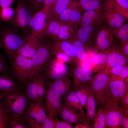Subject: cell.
<instances>
[{
    "mask_svg": "<svg viewBox=\"0 0 128 128\" xmlns=\"http://www.w3.org/2000/svg\"><path fill=\"white\" fill-rule=\"evenodd\" d=\"M15 14L9 23L21 34L26 37L31 36V24L34 13L31 5L17 0Z\"/></svg>",
    "mask_w": 128,
    "mask_h": 128,
    "instance_id": "cell-2",
    "label": "cell"
},
{
    "mask_svg": "<svg viewBox=\"0 0 128 128\" xmlns=\"http://www.w3.org/2000/svg\"><path fill=\"white\" fill-rule=\"evenodd\" d=\"M58 116L63 120L76 125L89 123L86 116L79 110L64 103L62 104Z\"/></svg>",
    "mask_w": 128,
    "mask_h": 128,
    "instance_id": "cell-14",
    "label": "cell"
},
{
    "mask_svg": "<svg viewBox=\"0 0 128 128\" xmlns=\"http://www.w3.org/2000/svg\"><path fill=\"white\" fill-rule=\"evenodd\" d=\"M8 128H31L22 117L17 115H9Z\"/></svg>",
    "mask_w": 128,
    "mask_h": 128,
    "instance_id": "cell-37",
    "label": "cell"
},
{
    "mask_svg": "<svg viewBox=\"0 0 128 128\" xmlns=\"http://www.w3.org/2000/svg\"><path fill=\"white\" fill-rule=\"evenodd\" d=\"M38 75L28 80L25 94L32 102H39L38 98Z\"/></svg>",
    "mask_w": 128,
    "mask_h": 128,
    "instance_id": "cell-27",
    "label": "cell"
},
{
    "mask_svg": "<svg viewBox=\"0 0 128 128\" xmlns=\"http://www.w3.org/2000/svg\"><path fill=\"white\" fill-rule=\"evenodd\" d=\"M119 6L128 14V0H114Z\"/></svg>",
    "mask_w": 128,
    "mask_h": 128,
    "instance_id": "cell-48",
    "label": "cell"
},
{
    "mask_svg": "<svg viewBox=\"0 0 128 128\" xmlns=\"http://www.w3.org/2000/svg\"><path fill=\"white\" fill-rule=\"evenodd\" d=\"M6 55L0 52V75L7 74L10 71L6 59Z\"/></svg>",
    "mask_w": 128,
    "mask_h": 128,
    "instance_id": "cell-43",
    "label": "cell"
},
{
    "mask_svg": "<svg viewBox=\"0 0 128 128\" xmlns=\"http://www.w3.org/2000/svg\"><path fill=\"white\" fill-rule=\"evenodd\" d=\"M74 128H91V126L88 123H86L76 125L73 127Z\"/></svg>",
    "mask_w": 128,
    "mask_h": 128,
    "instance_id": "cell-53",
    "label": "cell"
},
{
    "mask_svg": "<svg viewBox=\"0 0 128 128\" xmlns=\"http://www.w3.org/2000/svg\"><path fill=\"white\" fill-rule=\"evenodd\" d=\"M64 97V103L78 110L86 116L83 107L73 90L69 92Z\"/></svg>",
    "mask_w": 128,
    "mask_h": 128,
    "instance_id": "cell-32",
    "label": "cell"
},
{
    "mask_svg": "<svg viewBox=\"0 0 128 128\" xmlns=\"http://www.w3.org/2000/svg\"><path fill=\"white\" fill-rule=\"evenodd\" d=\"M108 50L107 66L105 71L117 66L127 65L128 57L119 50L112 49Z\"/></svg>",
    "mask_w": 128,
    "mask_h": 128,
    "instance_id": "cell-20",
    "label": "cell"
},
{
    "mask_svg": "<svg viewBox=\"0 0 128 128\" xmlns=\"http://www.w3.org/2000/svg\"><path fill=\"white\" fill-rule=\"evenodd\" d=\"M104 107L105 128H119L123 113V110L119 105H113L107 102Z\"/></svg>",
    "mask_w": 128,
    "mask_h": 128,
    "instance_id": "cell-13",
    "label": "cell"
},
{
    "mask_svg": "<svg viewBox=\"0 0 128 128\" xmlns=\"http://www.w3.org/2000/svg\"><path fill=\"white\" fill-rule=\"evenodd\" d=\"M120 51L128 57V42L123 45H120Z\"/></svg>",
    "mask_w": 128,
    "mask_h": 128,
    "instance_id": "cell-51",
    "label": "cell"
},
{
    "mask_svg": "<svg viewBox=\"0 0 128 128\" xmlns=\"http://www.w3.org/2000/svg\"><path fill=\"white\" fill-rule=\"evenodd\" d=\"M46 85L45 102L43 104L47 116L53 119L58 116L63 104L61 101L62 98L46 82Z\"/></svg>",
    "mask_w": 128,
    "mask_h": 128,
    "instance_id": "cell-10",
    "label": "cell"
},
{
    "mask_svg": "<svg viewBox=\"0 0 128 128\" xmlns=\"http://www.w3.org/2000/svg\"><path fill=\"white\" fill-rule=\"evenodd\" d=\"M113 35L111 29L103 22L99 27L93 50L100 52L109 49L114 41Z\"/></svg>",
    "mask_w": 128,
    "mask_h": 128,
    "instance_id": "cell-12",
    "label": "cell"
},
{
    "mask_svg": "<svg viewBox=\"0 0 128 128\" xmlns=\"http://www.w3.org/2000/svg\"><path fill=\"white\" fill-rule=\"evenodd\" d=\"M7 74L0 75V91L5 93L17 89L16 82Z\"/></svg>",
    "mask_w": 128,
    "mask_h": 128,
    "instance_id": "cell-31",
    "label": "cell"
},
{
    "mask_svg": "<svg viewBox=\"0 0 128 128\" xmlns=\"http://www.w3.org/2000/svg\"><path fill=\"white\" fill-rule=\"evenodd\" d=\"M46 82L49 84L61 98L64 97L69 92L72 90L73 87L72 79L70 75L50 82Z\"/></svg>",
    "mask_w": 128,
    "mask_h": 128,
    "instance_id": "cell-17",
    "label": "cell"
},
{
    "mask_svg": "<svg viewBox=\"0 0 128 128\" xmlns=\"http://www.w3.org/2000/svg\"><path fill=\"white\" fill-rule=\"evenodd\" d=\"M101 14L103 22L112 29L120 27L126 21V18L122 15L113 11L102 9Z\"/></svg>",
    "mask_w": 128,
    "mask_h": 128,
    "instance_id": "cell-19",
    "label": "cell"
},
{
    "mask_svg": "<svg viewBox=\"0 0 128 128\" xmlns=\"http://www.w3.org/2000/svg\"><path fill=\"white\" fill-rule=\"evenodd\" d=\"M17 0H0V9L11 6Z\"/></svg>",
    "mask_w": 128,
    "mask_h": 128,
    "instance_id": "cell-50",
    "label": "cell"
},
{
    "mask_svg": "<svg viewBox=\"0 0 128 128\" xmlns=\"http://www.w3.org/2000/svg\"><path fill=\"white\" fill-rule=\"evenodd\" d=\"M68 41H70L73 45L76 56L78 60L81 62L86 60L88 55L87 50H90L87 47L74 37Z\"/></svg>",
    "mask_w": 128,
    "mask_h": 128,
    "instance_id": "cell-29",
    "label": "cell"
},
{
    "mask_svg": "<svg viewBox=\"0 0 128 128\" xmlns=\"http://www.w3.org/2000/svg\"><path fill=\"white\" fill-rule=\"evenodd\" d=\"M46 41L52 51L64 53L78 63V60L76 57L74 47L70 41Z\"/></svg>",
    "mask_w": 128,
    "mask_h": 128,
    "instance_id": "cell-18",
    "label": "cell"
},
{
    "mask_svg": "<svg viewBox=\"0 0 128 128\" xmlns=\"http://www.w3.org/2000/svg\"><path fill=\"white\" fill-rule=\"evenodd\" d=\"M9 115L1 101L0 103V128H8Z\"/></svg>",
    "mask_w": 128,
    "mask_h": 128,
    "instance_id": "cell-42",
    "label": "cell"
},
{
    "mask_svg": "<svg viewBox=\"0 0 128 128\" xmlns=\"http://www.w3.org/2000/svg\"><path fill=\"white\" fill-rule=\"evenodd\" d=\"M83 108L86 110V102L88 96L87 84L79 85L73 88Z\"/></svg>",
    "mask_w": 128,
    "mask_h": 128,
    "instance_id": "cell-36",
    "label": "cell"
},
{
    "mask_svg": "<svg viewBox=\"0 0 128 128\" xmlns=\"http://www.w3.org/2000/svg\"><path fill=\"white\" fill-rule=\"evenodd\" d=\"M108 49L101 51L98 53L92 60L93 72L100 73L104 71L107 64Z\"/></svg>",
    "mask_w": 128,
    "mask_h": 128,
    "instance_id": "cell-25",
    "label": "cell"
},
{
    "mask_svg": "<svg viewBox=\"0 0 128 128\" xmlns=\"http://www.w3.org/2000/svg\"><path fill=\"white\" fill-rule=\"evenodd\" d=\"M46 117V111L42 103L31 102L26 109L23 117L31 128H39L40 124Z\"/></svg>",
    "mask_w": 128,
    "mask_h": 128,
    "instance_id": "cell-8",
    "label": "cell"
},
{
    "mask_svg": "<svg viewBox=\"0 0 128 128\" xmlns=\"http://www.w3.org/2000/svg\"><path fill=\"white\" fill-rule=\"evenodd\" d=\"M74 31L68 23H61L58 37V41H69L74 37Z\"/></svg>",
    "mask_w": 128,
    "mask_h": 128,
    "instance_id": "cell-34",
    "label": "cell"
},
{
    "mask_svg": "<svg viewBox=\"0 0 128 128\" xmlns=\"http://www.w3.org/2000/svg\"><path fill=\"white\" fill-rule=\"evenodd\" d=\"M105 114L104 106L98 107L92 124V128H105Z\"/></svg>",
    "mask_w": 128,
    "mask_h": 128,
    "instance_id": "cell-35",
    "label": "cell"
},
{
    "mask_svg": "<svg viewBox=\"0 0 128 128\" xmlns=\"http://www.w3.org/2000/svg\"><path fill=\"white\" fill-rule=\"evenodd\" d=\"M120 128H128V114L124 113L119 125Z\"/></svg>",
    "mask_w": 128,
    "mask_h": 128,
    "instance_id": "cell-49",
    "label": "cell"
},
{
    "mask_svg": "<svg viewBox=\"0 0 128 128\" xmlns=\"http://www.w3.org/2000/svg\"><path fill=\"white\" fill-rule=\"evenodd\" d=\"M15 14L14 10L11 6L0 9V19L1 22H9Z\"/></svg>",
    "mask_w": 128,
    "mask_h": 128,
    "instance_id": "cell-41",
    "label": "cell"
},
{
    "mask_svg": "<svg viewBox=\"0 0 128 128\" xmlns=\"http://www.w3.org/2000/svg\"><path fill=\"white\" fill-rule=\"evenodd\" d=\"M56 122V128H73V124L63 120H59L56 117L53 118Z\"/></svg>",
    "mask_w": 128,
    "mask_h": 128,
    "instance_id": "cell-45",
    "label": "cell"
},
{
    "mask_svg": "<svg viewBox=\"0 0 128 128\" xmlns=\"http://www.w3.org/2000/svg\"><path fill=\"white\" fill-rule=\"evenodd\" d=\"M103 22L101 13L94 10H88L82 14L78 28L89 26H99Z\"/></svg>",
    "mask_w": 128,
    "mask_h": 128,
    "instance_id": "cell-22",
    "label": "cell"
},
{
    "mask_svg": "<svg viewBox=\"0 0 128 128\" xmlns=\"http://www.w3.org/2000/svg\"><path fill=\"white\" fill-rule=\"evenodd\" d=\"M24 2L30 5L31 0H21Z\"/></svg>",
    "mask_w": 128,
    "mask_h": 128,
    "instance_id": "cell-54",
    "label": "cell"
},
{
    "mask_svg": "<svg viewBox=\"0 0 128 128\" xmlns=\"http://www.w3.org/2000/svg\"><path fill=\"white\" fill-rule=\"evenodd\" d=\"M72 2L70 0H55L47 10L51 19H57Z\"/></svg>",
    "mask_w": 128,
    "mask_h": 128,
    "instance_id": "cell-24",
    "label": "cell"
},
{
    "mask_svg": "<svg viewBox=\"0 0 128 128\" xmlns=\"http://www.w3.org/2000/svg\"><path fill=\"white\" fill-rule=\"evenodd\" d=\"M105 0H79L77 2V8L81 12L94 10L101 13L102 4Z\"/></svg>",
    "mask_w": 128,
    "mask_h": 128,
    "instance_id": "cell-26",
    "label": "cell"
},
{
    "mask_svg": "<svg viewBox=\"0 0 128 128\" xmlns=\"http://www.w3.org/2000/svg\"><path fill=\"white\" fill-rule=\"evenodd\" d=\"M3 96V93L0 91V103L1 102Z\"/></svg>",
    "mask_w": 128,
    "mask_h": 128,
    "instance_id": "cell-55",
    "label": "cell"
},
{
    "mask_svg": "<svg viewBox=\"0 0 128 128\" xmlns=\"http://www.w3.org/2000/svg\"><path fill=\"white\" fill-rule=\"evenodd\" d=\"M44 0H31L30 5L33 13L43 8Z\"/></svg>",
    "mask_w": 128,
    "mask_h": 128,
    "instance_id": "cell-46",
    "label": "cell"
},
{
    "mask_svg": "<svg viewBox=\"0 0 128 128\" xmlns=\"http://www.w3.org/2000/svg\"><path fill=\"white\" fill-rule=\"evenodd\" d=\"M39 128H56V122L54 119L46 117L40 125Z\"/></svg>",
    "mask_w": 128,
    "mask_h": 128,
    "instance_id": "cell-44",
    "label": "cell"
},
{
    "mask_svg": "<svg viewBox=\"0 0 128 128\" xmlns=\"http://www.w3.org/2000/svg\"><path fill=\"white\" fill-rule=\"evenodd\" d=\"M10 62V71L18 80L21 82L27 81L32 72L31 58L16 54Z\"/></svg>",
    "mask_w": 128,
    "mask_h": 128,
    "instance_id": "cell-6",
    "label": "cell"
},
{
    "mask_svg": "<svg viewBox=\"0 0 128 128\" xmlns=\"http://www.w3.org/2000/svg\"><path fill=\"white\" fill-rule=\"evenodd\" d=\"M55 58L47 42L41 40L37 51L31 58L32 69L28 80L41 73Z\"/></svg>",
    "mask_w": 128,
    "mask_h": 128,
    "instance_id": "cell-4",
    "label": "cell"
},
{
    "mask_svg": "<svg viewBox=\"0 0 128 128\" xmlns=\"http://www.w3.org/2000/svg\"><path fill=\"white\" fill-rule=\"evenodd\" d=\"M61 24V23L57 19H51L47 27L43 39L47 37L51 40L50 41H58Z\"/></svg>",
    "mask_w": 128,
    "mask_h": 128,
    "instance_id": "cell-30",
    "label": "cell"
},
{
    "mask_svg": "<svg viewBox=\"0 0 128 128\" xmlns=\"http://www.w3.org/2000/svg\"><path fill=\"white\" fill-rule=\"evenodd\" d=\"M69 65L58 60L55 58L42 71L46 82H50L68 75H71L72 68Z\"/></svg>",
    "mask_w": 128,
    "mask_h": 128,
    "instance_id": "cell-11",
    "label": "cell"
},
{
    "mask_svg": "<svg viewBox=\"0 0 128 128\" xmlns=\"http://www.w3.org/2000/svg\"><path fill=\"white\" fill-rule=\"evenodd\" d=\"M93 72L92 70L83 68L78 64L73 66L71 72L73 88L88 83L92 76Z\"/></svg>",
    "mask_w": 128,
    "mask_h": 128,
    "instance_id": "cell-16",
    "label": "cell"
},
{
    "mask_svg": "<svg viewBox=\"0 0 128 128\" xmlns=\"http://www.w3.org/2000/svg\"><path fill=\"white\" fill-rule=\"evenodd\" d=\"M109 79V75L104 71L92 76L87 83L94 92L98 107H104L107 103L105 90Z\"/></svg>",
    "mask_w": 128,
    "mask_h": 128,
    "instance_id": "cell-5",
    "label": "cell"
},
{
    "mask_svg": "<svg viewBox=\"0 0 128 128\" xmlns=\"http://www.w3.org/2000/svg\"><path fill=\"white\" fill-rule=\"evenodd\" d=\"M124 110H128V91L120 100L119 103Z\"/></svg>",
    "mask_w": 128,
    "mask_h": 128,
    "instance_id": "cell-47",
    "label": "cell"
},
{
    "mask_svg": "<svg viewBox=\"0 0 128 128\" xmlns=\"http://www.w3.org/2000/svg\"><path fill=\"white\" fill-rule=\"evenodd\" d=\"M8 23L0 28V48L10 62L17 50L30 37L23 36Z\"/></svg>",
    "mask_w": 128,
    "mask_h": 128,
    "instance_id": "cell-1",
    "label": "cell"
},
{
    "mask_svg": "<svg viewBox=\"0 0 128 128\" xmlns=\"http://www.w3.org/2000/svg\"><path fill=\"white\" fill-rule=\"evenodd\" d=\"M40 40L31 36L17 50L15 55L31 58L37 51Z\"/></svg>",
    "mask_w": 128,
    "mask_h": 128,
    "instance_id": "cell-21",
    "label": "cell"
},
{
    "mask_svg": "<svg viewBox=\"0 0 128 128\" xmlns=\"http://www.w3.org/2000/svg\"><path fill=\"white\" fill-rule=\"evenodd\" d=\"M111 29L113 35L120 41V45L128 42V23L124 24L118 28Z\"/></svg>",
    "mask_w": 128,
    "mask_h": 128,
    "instance_id": "cell-33",
    "label": "cell"
},
{
    "mask_svg": "<svg viewBox=\"0 0 128 128\" xmlns=\"http://www.w3.org/2000/svg\"><path fill=\"white\" fill-rule=\"evenodd\" d=\"M1 21L0 19V27H1Z\"/></svg>",
    "mask_w": 128,
    "mask_h": 128,
    "instance_id": "cell-56",
    "label": "cell"
},
{
    "mask_svg": "<svg viewBox=\"0 0 128 128\" xmlns=\"http://www.w3.org/2000/svg\"><path fill=\"white\" fill-rule=\"evenodd\" d=\"M3 93L2 101L9 115H17L23 118L30 101L25 93L17 89Z\"/></svg>",
    "mask_w": 128,
    "mask_h": 128,
    "instance_id": "cell-3",
    "label": "cell"
},
{
    "mask_svg": "<svg viewBox=\"0 0 128 128\" xmlns=\"http://www.w3.org/2000/svg\"><path fill=\"white\" fill-rule=\"evenodd\" d=\"M81 13L77 7L72 11L70 15L68 24L74 31L78 28L80 25L82 15Z\"/></svg>",
    "mask_w": 128,
    "mask_h": 128,
    "instance_id": "cell-39",
    "label": "cell"
},
{
    "mask_svg": "<svg viewBox=\"0 0 128 128\" xmlns=\"http://www.w3.org/2000/svg\"><path fill=\"white\" fill-rule=\"evenodd\" d=\"M71 0L72 1H76L78 0Z\"/></svg>",
    "mask_w": 128,
    "mask_h": 128,
    "instance_id": "cell-57",
    "label": "cell"
},
{
    "mask_svg": "<svg viewBox=\"0 0 128 128\" xmlns=\"http://www.w3.org/2000/svg\"><path fill=\"white\" fill-rule=\"evenodd\" d=\"M109 75V80H120L123 81L128 78V65H119L113 67L105 71Z\"/></svg>",
    "mask_w": 128,
    "mask_h": 128,
    "instance_id": "cell-28",
    "label": "cell"
},
{
    "mask_svg": "<svg viewBox=\"0 0 128 128\" xmlns=\"http://www.w3.org/2000/svg\"><path fill=\"white\" fill-rule=\"evenodd\" d=\"M102 6V9L113 11L121 15L125 18H128V14L120 8L114 0H105Z\"/></svg>",
    "mask_w": 128,
    "mask_h": 128,
    "instance_id": "cell-38",
    "label": "cell"
},
{
    "mask_svg": "<svg viewBox=\"0 0 128 128\" xmlns=\"http://www.w3.org/2000/svg\"><path fill=\"white\" fill-rule=\"evenodd\" d=\"M55 0H44L42 9L47 10L50 5Z\"/></svg>",
    "mask_w": 128,
    "mask_h": 128,
    "instance_id": "cell-52",
    "label": "cell"
},
{
    "mask_svg": "<svg viewBox=\"0 0 128 128\" xmlns=\"http://www.w3.org/2000/svg\"><path fill=\"white\" fill-rule=\"evenodd\" d=\"M77 7V2L76 1L72 2L57 19L62 23H68L72 12Z\"/></svg>",
    "mask_w": 128,
    "mask_h": 128,
    "instance_id": "cell-40",
    "label": "cell"
},
{
    "mask_svg": "<svg viewBox=\"0 0 128 128\" xmlns=\"http://www.w3.org/2000/svg\"><path fill=\"white\" fill-rule=\"evenodd\" d=\"M88 96L86 102V116L89 123H92L96 114L97 102L94 92L91 88L87 84Z\"/></svg>",
    "mask_w": 128,
    "mask_h": 128,
    "instance_id": "cell-23",
    "label": "cell"
},
{
    "mask_svg": "<svg viewBox=\"0 0 128 128\" xmlns=\"http://www.w3.org/2000/svg\"><path fill=\"white\" fill-rule=\"evenodd\" d=\"M51 19L47 10L42 9L34 13L31 24V36L40 40L43 39Z\"/></svg>",
    "mask_w": 128,
    "mask_h": 128,
    "instance_id": "cell-7",
    "label": "cell"
},
{
    "mask_svg": "<svg viewBox=\"0 0 128 128\" xmlns=\"http://www.w3.org/2000/svg\"><path fill=\"white\" fill-rule=\"evenodd\" d=\"M128 91V82L120 80L109 81L105 90L107 102L113 105H119L120 100Z\"/></svg>",
    "mask_w": 128,
    "mask_h": 128,
    "instance_id": "cell-9",
    "label": "cell"
},
{
    "mask_svg": "<svg viewBox=\"0 0 128 128\" xmlns=\"http://www.w3.org/2000/svg\"><path fill=\"white\" fill-rule=\"evenodd\" d=\"M99 25L89 26L79 28L74 31V37L84 43L89 49H93Z\"/></svg>",
    "mask_w": 128,
    "mask_h": 128,
    "instance_id": "cell-15",
    "label": "cell"
}]
</instances>
